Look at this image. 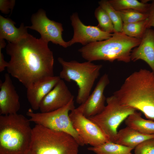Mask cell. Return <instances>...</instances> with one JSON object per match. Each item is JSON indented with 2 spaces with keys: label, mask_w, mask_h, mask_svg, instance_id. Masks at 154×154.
I'll return each instance as SVG.
<instances>
[{
  "label": "cell",
  "mask_w": 154,
  "mask_h": 154,
  "mask_svg": "<svg viewBox=\"0 0 154 154\" xmlns=\"http://www.w3.org/2000/svg\"><path fill=\"white\" fill-rule=\"evenodd\" d=\"M48 43L29 34L15 43L8 42L10 57L7 70L27 89L39 81L54 76L53 53Z\"/></svg>",
  "instance_id": "1"
},
{
  "label": "cell",
  "mask_w": 154,
  "mask_h": 154,
  "mask_svg": "<svg viewBox=\"0 0 154 154\" xmlns=\"http://www.w3.org/2000/svg\"><path fill=\"white\" fill-rule=\"evenodd\" d=\"M122 105L154 121V73L141 69L131 74L113 94Z\"/></svg>",
  "instance_id": "2"
},
{
  "label": "cell",
  "mask_w": 154,
  "mask_h": 154,
  "mask_svg": "<svg viewBox=\"0 0 154 154\" xmlns=\"http://www.w3.org/2000/svg\"><path fill=\"white\" fill-rule=\"evenodd\" d=\"M141 39L128 36L123 33H114L110 38L92 42L78 50L82 58L92 62L115 60L125 63L131 61L132 49L140 44Z\"/></svg>",
  "instance_id": "3"
},
{
  "label": "cell",
  "mask_w": 154,
  "mask_h": 154,
  "mask_svg": "<svg viewBox=\"0 0 154 154\" xmlns=\"http://www.w3.org/2000/svg\"><path fill=\"white\" fill-rule=\"evenodd\" d=\"M29 119L17 113L0 116V154H25L32 129Z\"/></svg>",
  "instance_id": "4"
},
{
  "label": "cell",
  "mask_w": 154,
  "mask_h": 154,
  "mask_svg": "<svg viewBox=\"0 0 154 154\" xmlns=\"http://www.w3.org/2000/svg\"><path fill=\"white\" fill-rule=\"evenodd\" d=\"M79 146L67 133L36 124L25 154H78Z\"/></svg>",
  "instance_id": "5"
},
{
  "label": "cell",
  "mask_w": 154,
  "mask_h": 154,
  "mask_svg": "<svg viewBox=\"0 0 154 154\" xmlns=\"http://www.w3.org/2000/svg\"><path fill=\"white\" fill-rule=\"evenodd\" d=\"M58 60L62 68L60 73V78L76 83L78 87L76 102L80 105L84 103L90 94L102 65L88 61L83 62L76 60L66 61L61 57L58 58Z\"/></svg>",
  "instance_id": "6"
},
{
  "label": "cell",
  "mask_w": 154,
  "mask_h": 154,
  "mask_svg": "<svg viewBox=\"0 0 154 154\" xmlns=\"http://www.w3.org/2000/svg\"><path fill=\"white\" fill-rule=\"evenodd\" d=\"M106 101L107 104L101 112L88 118L98 126L110 141L114 143L119 125L136 110L122 105L113 94L107 98Z\"/></svg>",
  "instance_id": "7"
},
{
  "label": "cell",
  "mask_w": 154,
  "mask_h": 154,
  "mask_svg": "<svg viewBox=\"0 0 154 154\" xmlns=\"http://www.w3.org/2000/svg\"><path fill=\"white\" fill-rule=\"evenodd\" d=\"M75 108L73 100L66 106L48 112L35 113L29 109L26 115L30 122L54 130L67 133L72 136L80 146L85 145L83 141L74 128L69 116V112Z\"/></svg>",
  "instance_id": "8"
},
{
  "label": "cell",
  "mask_w": 154,
  "mask_h": 154,
  "mask_svg": "<svg viewBox=\"0 0 154 154\" xmlns=\"http://www.w3.org/2000/svg\"><path fill=\"white\" fill-rule=\"evenodd\" d=\"M81 104L70 112L69 116L74 128L85 145L94 147L110 141L101 129L83 114Z\"/></svg>",
  "instance_id": "9"
},
{
  "label": "cell",
  "mask_w": 154,
  "mask_h": 154,
  "mask_svg": "<svg viewBox=\"0 0 154 154\" xmlns=\"http://www.w3.org/2000/svg\"><path fill=\"white\" fill-rule=\"evenodd\" d=\"M31 21L32 25L26 27L38 32L44 41H50L65 48L69 46L68 41H65L62 37L64 31L62 24L49 19L42 9L33 15Z\"/></svg>",
  "instance_id": "10"
},
{
  "label": "cell",
  "mask_w": 154,
  "mask_h": 154,
  "mask_svg": "<svg viewBox=\"0 0 154 154\" xmlns=\"http://www.w3.org/2000/svg\"><path fill=\"white\" fill-rule=\"evenodd\" d=\"M70 20L74 35L72 39L68 41L69 46L77 43L84 46L92 42L107 39L113 35V33L102 31L97 26L85 25L81 21L76 13L72 15Z\"/></svg>",
  "instance_id": "11"
},
{
  "label": "cell",
  "mask_w": 154,
  "mask_h": 154,
  "mask_svg": "<svg viewBox=\"0 0 154 154\" xmlns=\"http://www.w3.org/2000/svg\"><path fill=\"white\" fill-rule=\"evenodd\" d=\"M74 98L64 81L61 79L42 100L39 109L42 113L52 112L66 106Z\"/></svg>",
  "instance_id": "12"
},
{
  "label": "cell",
  "mask_w": 154,
  "mask_h": 154,
  "mask_svg": "<svg viewBox=\"0 0 154 154\" xmlns=\"http://www.w3.org/2000/svg\"><path fill=\"white\" fill-rule=\"evenodd\" d=\"M108 75L103 74L100 78L93 92L82 105L83 115L87 118L94 116L101 112L105 107L106 98L104 91L110 83Z\"/></svg>",
  "instance_id": "13"
},
{
  "label": "cell",
  "mask_w": 154,
  "mask_h": 154,
  "mask_svg": "<svg viewBox=\"0 0 154 154\" xmlns=\"http://www.w3.org/2000/svg\"><path fill=\"white\" fill-rule=\"evenodd\" d=\"M5 80L0 83V114L17 113L20 108L19 96L9 74L5 75Z\"/></svg>",
  "instance_id": "14"
},
{
  "label": "cell",
  "mask_w": 154,
  "mask_h": 154,
  "mask_svg": "<svg viewBox=\"0 0 154 154\" xmlns=\"http://www.w3.org/2000/svg\"><path fill=\"white\" fill-rule=\"evenodd\" d=\"M131 58L133 62L139 60L144 61L154 73V30L146 29L139 44L132 50Z\"/></svg>",
  "instance_id": "15"
},
{
  "label": "cell",
  "mask_w": 154,
  "mask_h": 154,
  "mask_svg": "<svg viewBox=\"0 0 154 154\" xmlns=\"http://www.w3.org/2000/svg\"><path fill=\"white\" fill-rule=\"evenodd\" d=\"M61 79L59 76H54L41 80L27 89V96L32 108L39 109L41 102Z\"/></svg>",
  "instance_id": "16"
},
{
  "label": "cell",
  "mask_w": 154,
  "mask_h": 154,
  "mask_svg": "<svg viewBox=\"0 0 154 154\" xmlns=\"http://www.w3.org/2000/svg\"><path fill=\"white\" fill-rule=\"evenodd\" d=\"M15 23L9 18L0 15V39H5L8 42L16 43L28 34L27 28L23 23L16 28Z\"/></svg>",
  "instance_id": "17"
},
{
  "label": "cell",
  "mask_w": 154,
  "mask_h": 154,
  "mask_svg": "<svg viewBox=\"0 0 154 154\" xmlns=\"http://www.w3.org/2000/svg\"><path fill=\"white\" fill-rule=\"evenodd\" d=\"M154 138V134H145L127 126L118 131L114 143L134 149L145 141Z\"/></svg>",
  "instance_id": "18"
},
{
  "label": "cell",
  "mask_w": 154,
  "mask_h": 154,
  "mask_svg": "<svg viewBox=\"0 0 154 154\" xmlns=\"http://www.w3.org/2000/svg\"><path fill=\"white\" fill-rule=\"evenodd\" d=\"M127 126L146 135L154 134V121L143 118L140 112L135 111L125 119Z\"/></svg>",
  "instance_id": "19"
},
{
  "label": "cell",
  "mask_w": 154,
  "mask_h": 154,
  "mask_svg": "<svg viewBox=\"0 0 154 154\" xmlns=\"http://www.w3.org/2000/svg\"><path fill=\"white\" fill-rule=\"evenodd\" d=\"M96 154H132L133 148L116 143L111 141L97 146L88 148Z\"/></svg>",
  "instance_id": "20"
},
{
  "label": "cell",
  "mask_w": 154,
  "mask_h": 154,
  "mask_svg": "<svg viewBox=\"0 0 154 154\" xmlns=\"http://www.w3.org/2000/svg\"><path fill=\"white\" fill-rule=\"evenodd\" d=\"M111 5L116 10L132 9L143 13H148L151 3H145L137 0H110Z\"/></svg>",
  "instance_id": "21"
},
{
  "label": "cell",
  "mask_w": 154,
  "mask_h": 154,
  "mask_svg": "<svg viewBox=\"0 0 154 154\" xmlns=\"http://www.w3.org/2000/svg\"><path fill=\"white\" fill-rule=\"evenodd\" d=\"M98 4L110 17L114 26V33H122L123 23L118 11L114 9L108 1L102 0L98 2Z\"/></svg>",
  "instance_id": "22"
},
{
  "label": "cell",
  "mask_w": 154,
  "mask_h": 154,
  "mask_svg": "<svg viewBox=\"0 0 154 154\" xmlns=\"http://www.w3.org/2000/svg\"><path fill=\"white\" fill-rule=\"evenodd\" d=\"M147 19L135 23L123 24L122 33L129 37L141 39L147 29Z\"/></svg>",
  "instance_id": "23"
},
{
  "label": "cell",
  "mask_w": 154,
  "mask_h": 154,
  "mask_svg": "<svg viewBox=\"0 0 154 154\" xmlns=\"http://www.w3.org/2000/svg\"><path fill=\"white\" fill-rule=\"evenodd\" d=\"M94 15L98 22L97 26L102 31L112 33H114L113 24L106 11L99 6L95 10Z\"/></svg>",
  "instance_id": "24"
},
{
  "label": "cell",
  "mask_w": 154,
  "mask_h": 154,
  "mask_svg": "<svg viewBox=\"0 0 154 154\" xmlns=\"http://www.w3.org/2000/svg\"><path fill=\"white\" fill-rule=\"evenodd\" d=\"M121 17L123 24L137 22L147 19L148 13H143L138 11L127 9L118 11Z\"/></svg>",
  "instance_id": "25"
},
{
  "label": "cell",
  "mask_w": 154,
  "mask_h": 154,
  "mask_svg": "<svg viewBox=\"0 0 154 154\" xmlns=\"http://www.w3.org/2000/svg\"><path fill=\"white\" fill-rule=\"evenodd\" d=\"M134 149L135 154H154V138L145 141Z\"/></svg>",
  "instance_id": "26"
},
{
  "label": "cell",
  "mask_w": 154,
  "mask_h": 154,
  "mask_svg": "<svg viewBox=\"0 0 154 154\" xmlns=\"http://www.w3.org/2000/svg\"><path fill=\"white\" fill-rule=\"evenodd\" d=\"M15 0H0V10L1 12L5 14L12 13L15 5Z\"/></svg>",
  "instance_id": "27"
},
{
  "label": "cell",
  "mask_w": 154,
  "mask_h": 154,
  "mask_svg": "<svg viewBox=\"0 0 154 154\" xmlns=\"http://www.w3.org/2000/svg\"><path fill=\"white\" fill-rule=\"evenodd\" d=\"M6 46V43L4 40H0V72H1L5 70V67L8 65V62L6 61L4 59V56L1 52L2 48Z\"/></svg>",
  "instance_id": "28"
},
{
  "label": "cell",
  "mask_w": 154,
  "mask_h": 154,
  "mask_svg": "<svg viewBox=\"0 0 154 154\" xmlns=\"http://www.w3.org/2000/svg\"><path fill=\"white\" fill-rule=\"evenodd\" d=\"M148 14V17L147 19V29L150 28L151 27H154V0L151 3Z\"/></svg>",
  "instance_id": "29"
}]
</instances>
